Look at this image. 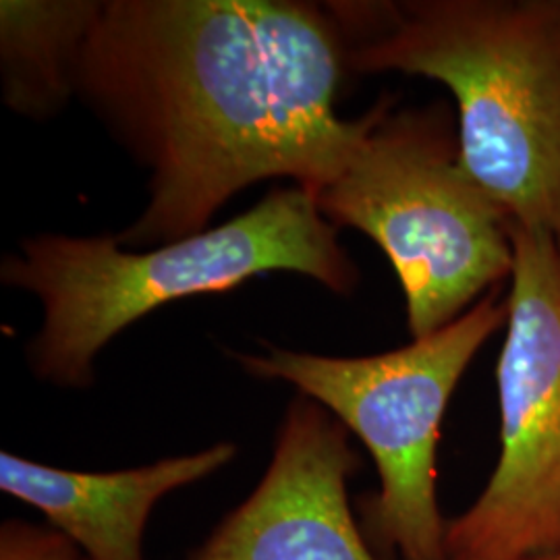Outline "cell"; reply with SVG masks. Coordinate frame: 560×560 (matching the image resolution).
Here are the masks:
<instances>
[{"label":"cell","instance_id":"6da1fadb","mask_svg":"<svg viewBox=\"0 0 560 560\" xmlns=\"http://www.w3.org/2000/svg\"><path fill=\"white\" fill-rule=\"evenodd\" d=\"M347 71L349 42L330 4L96 2L73 88L152 171L148 208L117 241L200 235L258 180L320 191L368 125V115H337Z\"/></svg>","mask_w":560,"mask_h":560},{"label":"cell","instance_id":"7a4b0ae2","mask_svg":"<svg viewBox=\"0 0 560 560\" xmlns=\"http://www.w3.org/2000/svg\"><path fill=\"white\" fill-rule=\"evenodd\" d=\"M355 73L441 81L465 173L560 245V0L330 2Z\"/></svg>","mask_w":560,"mask_h":560},{"label":"cell","instance_id":"3957f363","mask_svg":"<svg viewBox=\"0 0 560 560\" xmlns=\"http://www.w3.org/2000/svg\"><path fill=\"white\" fill-rule=\"evenodd\" d=\"M298 272L347 295L360 272L300 185L277 189L222 226L164 243L150 252H122L108 237L40 235L2 261L0 277L44 305L40 335L27 355L42 381L85 388L102 347L171 301L226 293L266 272Z\"/></svg>","mask_w":560,"mask_h":560},{"label":"cell","instance_id":"277c9868","mask_svg":"<svg viewBox=\"0 0 560 560\" xmlns=\"http://www.w3.org/2000/svg\"><path fill=\"white\" fill-rule=\"evenodd\" d=\"M314 200L330 224L358 229L386 254L413 339L453 324L511 279V222L465 173L441 110L374 106L353 152Z\"/></svg>","mask_w":560,"mask_h":560},{"label":"cell","instance_id":"5b68a950","mask_svg":"<svg viewBox=\"0 0 560 560\" xmlns=\"http://www.w3.org/2000/svg\"><path fill=\"white\" fill-rule=\"evenodd\" d=\"M509 318L497 293L430 337L381 355L324 358L264 342L235 355L261 381H284L358 434L381 490L360 501L361 532L381 560H446L436 499V448L448 400L469 363Z\"/></svg>","mask_w":560,"mask_h":560},{"label":"cell","instance_id":"8992f818","mask_svg":"<svg viewBox=\"0 0 560 560\" xmlns=\"http://www.w3.org/2000/svg\"><path fill=\"white\" fill-rule=\"evenodd\" d=\"M506 339L499 358L501 457L474 502L446 521V560L560 552V245L511 224Z\"/></svg>","mask_w":560,"mask_h":560},{"label":"cell","instance_id":"52a82bcc","mask_svg":"<svg viewBox=\"0 0 560 560\" xmlns=\"http://www.w3.org/2000/svg\"><path fill=\"white\" fill-rule=\"evenodd\" d=\"M360 465L349 430L300 395L256 490L187 560H381L349 504Z\"/></svg>","mask_w":560,"mask_h":560},{"label":"cell","instance_id":"ba28073f","mask_svg":"<svg viewBox=\"0 0 560 560\" xmlns=\"http://www.w3.org/2000/svg\"><path fill=\"white\" fill-rule=\"evenodd\" d=\"M235 455L233 442H219L133 469L71 471L2 453L0 490L38 509L88 560H145L143 532L159 501L217 474Z\"/></svg>","mask_w":560,"mask_h":560},{"label":"cell","instance_id":"9c48e42d","mask_svg":"<svg viewBox=\"0 0 560 560\" xmlns=\"http://www.w3.org/2000/svg\"><path fill=\"white\" fill-rule=\"evenodd\" d=\"M96 2L0 4L2 78L7 102L44 115L75 92L73 67Z\"/></svg>","mask_w":560,"mask_h":560},{"label":"cell","instance_id":"30bf717a","mask_svg":"<svg viewBox=\"0 0 560 560\" xmlns=\"http://www.w3.org/2000/svg\"><path fill=\"white\" fill-rule=\"evenodd\" d=\"M0 560H88L52 525L9 520L0 527Z\"/></svg>","mask_w":560,"mask_h":560},{"label":"cell","instance_id":"8fae6325","mask_svg":"<svg viewBox=\"0 0 560 560\" xmlns=\"http://www.w3.org/2000/svg\"><path fill=\"white\" fill-rule=\"evenodd\" d=\"M529 560H560V552H552V555H544V557H536Z\"/></svg>","mask_w":560,"mask_h":560}]
</instances>
